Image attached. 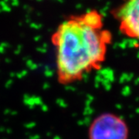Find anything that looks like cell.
Returning <instances> with one entry per match:
<instances>
[{
    "label": "cell",
    "mask_w": 139,
    "mask_h": 139,
    "mask_svg": "<svg viewBox=\"0 0 139 139\" xmlns=\"http://www.w3.org/2000/svg\"><path fill=\"white\" fill-rule=\"evenodd\" d=\"M129 130L123 118L113 113L95 118L88 129L89 139H128Z\"/></svg>",
    "instance_id": "2"
},
{
    "label": "cell",
    "mask_w": 139,
    "mask_h": 139,
    "mask_svg": "<svg viewBox=\"0 0 139 139\" xmlns=\"http://www.w3.org/2000/svg\"><path fill=\"white\" fill-rule=\"evenodd\" d=\"M111 13L122 34L139 40V0H122Z\"/></svg>",
    "instance_id": "3"
},
{
    "label": "cell",
    "mask_w": 139,
    "mask_h": 139,
    "mask_svg": "<svg viewBox=\"0 0 139 139\" xmlns=\"http://www.w3.org/2000/svg\"><path fill=\"white\" fill-rule=\"evenodd\" d=\"M111 39V32L104 28L103 16L97 10L61 22L51 36L59 84H74L101 69Z\"/></svg>",
    "instance_id": "1"
}]
</instances>
